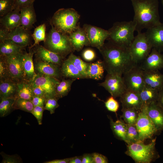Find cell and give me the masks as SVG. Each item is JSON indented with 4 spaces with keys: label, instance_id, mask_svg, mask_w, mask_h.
Listing matches in <instances>:
<instances>
[{
    "label": "cell",
    "instance_id": "obj_1",
    "mask_svg": "<svg viewBox=\"0 0 163 163\" xmlns=\"http://www.w3.org/2000/svg\"><path fill=\"white\" fill-rule=\"evenodd\" d=\"M107 73L123 75L136 64L133 60L129 48L110 42L99 50Z\"/></svg>",
    "mask_w": 163,
    "mask_h": 163
},
{
    "label": "cell",
    "instance_id": "obj_2",
    "mask_svg": "<svg viewBox=\"0 0 163 163\" xmlns=\"http://www.w3.org/2000/svg\"><path fill=\"white\" fill-rule=\"evenodd\" d=\"M134 15L133 21L136 31L141 32L161 22L158 11V0H130Z\"/></svg>",
    "mask_w": 163,
    "mask_h": 163
},
{
    "label": "cell",
    "instance_id": "obj_3",
    "mask_svg": "<svg viewBox=\"0 0 163 163\" xmlns=\"http://www.w3.org/2000/svg\"><path fill=\"white\" fill-rule=\"evenodd\" d=\"M156 137L148 144L139 141L127 145L125 153L137 163H150L159 158V155L155 149Z\"/></svg>",
    "mask_w": 163,
    "mask_h": 163
},
{
    "label": "cell",
    "instance_id": "obj_4",
    "mask_svg": "<svg viewBox=\"0 0 163 163\" xmlns=\"http://www.w3.org/2000/svg\"><path fill=\"white\" fill-rule=\"evenodd\" d=\"M80 17L77 12L72 8H61L54 14L51 24L57 30L68 35L78 27L77 24Z\"/></svg>",
    "mask_w": 163,
    "mask_h": 163
},
{
    "label": "cell",
    "instance_id": "obj_5",
    "mask_svg": "<svg viewBox=\"0 0 163 163\" xmlns=\"http://www.w3.org/2000/svg\"><path fill=\"white\" fill-rule=\"evenodd\" d=\"M108 38L112 43L120 46L129 48L135 37L136 25L133 21L115 23L108 30Z\"/></svg>",
    "mask_w": 163,
    "mask_h": 163
},
{
    "label": "cell",
    "instance_id": "obj_6",
    "mask_svg": "<svg viewBox=\"0 0 163 163\" xmlns=\"http://www.w3.org/2000/svg\"><path fill=\"white\" fill-rule=\"evenodd\" d=\"M51 25V28L44 42L45 48L65 58L74 50L68 35L59 31Z\"/></svg>",
    "mask_w": 163,
    "mask_h": 163
},
{
    "label": "cell",
    "instance_id": "obj_7",
    "mask_svg": "<svg viewBox=\"0 0 163 163\" xmlns=\"http://www.w3.org/2000/svg\"><path fill=\"white\" fill-rule=\"evenodd\" d=\"M152 47L145 32H138L129 48L132 59L136 64L142 62L150 53Z\"/></svg>",
    "mask_w": 163,
    "mask_h": 163
},
{
    "label": "cell",
    "instance_id": "obj_8",
    "mask_svg": "<svg viewBox=\"0 0 163 163\" xmlns=\"http://www.w3.org/2000/svg\"><path fill=\"white\" fill-rule=\"evenodd\" d=\"M147 107L143 106L140 110L135 124L139 133V140L142 142L152 139L159 133L147 113Z\"/></svg>",
    "mask_w": 163,
    "mask_h": 163
},
{
    "label": "cell",
    "instance_id": "obj_9",
    "mask_svg": "<svg viewBox=\"0 0 163 163\" xmlns=\"http://www.w3.org/2000/svg\"><path fill=\"white\" fill-rule=\"evenodd\" d=\"M22 53L8 56H0L5 60L9 79L18 83L24 81Z\"/></svg>",
    "mask_w": 163,
    "mask_h": 163
},
{
    "label": "cell",
    "instance_id": "obj_10",
    "mask_svg": "<svg viewBox=\"0 0 163 163\" xmlns=\"http://www.w3.org/2000/svg\"><path fill=\"white\" fill-rule=\"evenodd\" d=\"M123 75L126 90L139 93L145 85L143 70L138 64L134 66Z\"/></svg>",
    "mask_w": 163,
    "mask_h": 163
},
{
    "label": "cell",
    "instance_id": "obj_11",
    "mask_svg": "<svg viewBox=\"0 0 163 163\" xmlns=\"http://www.w3.org/2000/svg\"><path fill=\"white\" fill-rule=\"evenodd\" d=\"M99 84L115 98L120 97L126 90L123 77L120 75L107 73L104 81Z\"/></svg>",
    "mask_w": 163,
    "mask_h": 163
},
{
    "label": "cell",
    "instance_id": "obj_12",
    "mask_svg": "<svg viewBox=\"0 0 163 163\" xmlns=\"http://www.w3.org/2000/svg\"><path fill=\"white\" fill-rule=\"evenodd\" d=\"M83 28L86 33L90 46L99 50L103 46L105 40L109 37L108 30L88 24H85Z\"/></svg>",
    "mask_w": 163,
    "mask_h": 163
},
{
    "label": "cell",
    "instance_id": "obj_13",
    "mask_svg": "<svg viewBox=\"0 0 163 163\" xmlns=\"http://www.w3.org/2000/svg\"><path fill=\"white\" fill-rule=\"evenodd\" d=\"M59 81L55 78L37 74L34 79L29 82L32 85L38 86L43 90L46 99L56 97V87Z\"/></svg>",
    "mask_w": 163,
    "mask_h": 163
},
{
    "label": "cell",
    "instance_id": "obj_14",
    "mask_svg": "<svg viewBox=\"0 0 163 163\" xmlns=\"http://www.w3.org/2000/svg\"><path fill=\"white\" fill-rule=\"evenodd\" d=\"M35 60L34 63L36 74L46 75L58 79L62 77L60 66L42 61L36 59Z\"/></svg>",
    "mask_w": 163,
    "mask_h": 163
},
{
    "label": "cell",
    "instance_id": "obj_15",
    "mask_svg": "<svg viewBox=\"0 0 163 163\" xmlns=\"http://www.w3.org/2000/svg\"><path fill=\"white\" fill-rule=\"evenodd\" d=\"M32 37L29 30L21 25L9 30L6 39H10L18 45L24 48L30 44Z\"/></svg>",
    "mask_w": 163,
    "mask_h": 163
},
{
    "label": "cell",
    "instance_id": "obj_16",
    "mask_svg": "<svg viewBox=\"0 0 163 163\" xmlns=\"http://www.w3.org/2000/svg\"><path fill=\"white\" fill-rule=\"evenodd\" d=\"M143 70L154 71L163 68V54L152 48L149 55L140 66Z\"/></svg>",
    "mask_w": 163,
    "mask_h": 163
},
{
    "label": "cell",
    "instance_id": "obj_17",
    "mask_svg": "<svg viewBox=\"0 0 163 163\" xmlns=\"http://www.w3.org/2000/svg\"><path fill=\"white\" fill-rule=\"evenodd\" d=\"M146 36L152 46L161 52L163 51V23L147 29Z\"/></svg>",
    "mask_w": 163,
    "mask_h": 163
},
{
    "label": "cell",
    "instance_id": "obj_18",
    "mask_svg": "<svg viewBox=\"0 0 163 163\" xmlns=\"http://www.w3.org/2000/svg\"><path fill=\"white\" fill-rule=\"evenodd\" d=\"M34 50L36 59L42 61L61 65L64 57L52 52L43 46L36 45Z\"/></svg>",
    "mask_w": 163,
    "mask_h": 163
},
{
    "label": "cell",
    "instance_id": "obj_19",
    "mask_svg": "<svg viewBox=\"0 0 163 163\" xmlns=\"http://www.w3.org/2000/svg\"><path fill=\"white\" fill-rule=\"evenodd\" d=\"M68 37L74 50L79 51L84 46H90L86 33L83 28L78 26L75 30L68 35Z\"/></svg>",
    "mask_w": 163,
    "mask_h": 163
},
{
    "label": "cell",
    "instance_id": "obj_20",
    "mask_svg": "<svg viewBox=\"0 0 163 163\" xmlns=\"http://www.w3.org/2000/svg\"><path fill=\"white\" fill-rule=\"evenodd\" d=\"M122 108H134L140 110L143 107L139 92L126 90L125 92L120 97Z\"/></svg>",
    "mask_w": 163,
    "mask_h": 163
},
{
    "label": "cell",
    "instance_id": "obj_21",
    "mask_svg": "<svg viewBox=\"0 0 163 163\" xmlns=\"http://www.w3.org/2000/svg\"><path fill=\"white\" fill-rule=\"evenodd\" d=\"M147 112L158 131H163V108L153 102L147 107Z\"/></svg>",
    "mask_w": 163,
    "mask_h": 163
},
{
    "label": "cell",
    "instance_id": "obj_22",
    "mask_svg": "<svg viewBox=\"0 0 163 163\" xmlns=\"http://www.w3.org/2000/svg\"><path fill=\"white\" fill-rule=\"evenodd\" d=\"M34 53V50L30 51L29 53H21L22 66L24 73V81L30 82L36 76L33 57Z\"/></svg>",
    "mask_w": 163,
    "mask_h": 163
},
{
    "label": "cell",
    "instance_id": "obj_23",
    "mask_svg": "<svg viewBox=\"0 0 163 163\" xmlns=\"http://www.w3.org/2000/svg\"><path fill=\"white\" fill-rule=\"evenodd\" d=\"M145 85L159 91L163 88V74L159 70L146 71L143 70Z\"/></svg>",
    "mask_w": 163,
    "mask_h": 163
},
{
    "label": "cell",
    "instance_id": "obj_24",
    "mask_svg": "<svg viewBox=\"0 0 163 163\" xmlns=\"http://www.w3.org/2000/svg\"><path fill=\"white\" fill-rule=\"evenodd\" d=\"M0 25L9 30L21 26L20 10L16 9L0 19Z\"/></svg>",
    "mask_w": 163,
    "mask_h": 163
},
{
    "label": "cell",
    "instance_id": "obj_25",
    "mask_svg": "<svg viewBox=\"0 0 163 163\" xmlns=\"http://www.w3.org/2000/svg\"><path fill=\"white\" fill-rule=\"evenodd\" d=\"M20 17L21 25L30 30L37 21L34 4L21 9Z\"/></svg>",
    "mask_w": 163,
    "mask_h": 163
},
{
    "label": "cell",
    "instance_id": "obj_26",
    "mask_svg": "<svg viewBox=\"0 0 163 163\" xmlns=\"http://www.w3.org/2000/svg\"><path fill=\"white\" fill-rule=\"evenodd\" d=\"M0 100L9 98H15L16 96L18 83L11 80L0 81Z\"/></svg>",
    "mask_w": 163,
    "mask_h": 163
},
{
    "label": "cell",
    "instance_id": "obj_27",
    "mask_svg": "<svg viewBox=\"0 0 163 163\" xmlns=\"http://www.w3.org/2000/svg\"><path fill=\"white\" fill-rule=\"evenodd\" d=\"M24 48L10 39H6L0 43V56H8L21 53Z\"/></svg>",
    "mask_w": 163,
    "mask_h": 163
},
{
    "label": "cell",
    "instance_id": "obj_28",
    "mask_svg": "<svg viewBox=\"0 0 163 163\" xmlns=\"http://www.w3.org/2000/svg\"><path fill=\"white\" fill-rule=\"evenodd\" d=\"M105 69L103 62L101 60L94 63H90L87 72V78L97 80L102 79Z\"/></svg>",
    "mask_w": 163,
    "mask_h": 163
},
{
    "label": "cell",
    "instance_id": "obj_29",
    "mask_svg": "<svg viewBox=\"0 0 163 163\" xmlns=\"http://www.w3.org/2000/svg\"><path fill=\"white\" fill-rule=\"evenodd\" d=\"M62 76L73 79H82L83 77L73 63L68 58L64 60L61 65Z\"/></svg>",
    "mask_w": 163,
    "mask_h": 163
},
{
    "label": "cell",
    "instance_id": "obj_30",
    "mask_svg": "<svg viewBox=\"0 0 163 163\" xmlns=\"http://www.w3.org/2000/svg\"><path fill=\"white\" fill-rule=\"evenodd\" d=\"M158 93L157 90L145 85L139 92L143 106H148L152 103L157 102Z\"/></svg>",
    "mask_w": 163,
    "mask_h": 163
},
{
    "label": "cell",
    "instance_id": "obj_31",
    "mask_svg": "<svg viewBox=\"0 0 163 163\" xmlns=\"http://www.w3.org/2000/svg\"><path fill=\"white\" fill-rule=\"evenodd\" d=\"M109 118L110 127L114 134L118 138L125 141L127 130V124L119 119L114 121L110 117Z\"/></svg>",
    "mask_w": 163,
    "mask_h": 163
},
{
    "label": "cell",
    "instance_id": "obj_32",
    "mask_svg": "<svg viewBox=\"0 0 163 163\" xmlns=\"http://www.w3.org/2000/svg\"><path fill=\"white\" fill-rule=\"evenodd\" d=\"M33 96L32 87L29 82L23 81L18 83L15 98H21L31 101Z\"/></svg>",
    "mask_w": 163,
    "mask_h": 163
},
{
    "label": "cell",
    "instance_id": "obj_33",
    "mask_svg": "<svg viewBox=\"0 0 163 163\" xmlns=\"http://www.w3.org/2000/svg\"><path fill=\"white\" fill-rule=\"evenodd\" d=\"M76 79H63L57 84L56 89V97L58 100L66 96L71 89L73 82Z\"/></svg>",
    "mask_w": 163,
    "mask_h": 163
},
{
    "label": "cell",
    "instance_id": "obj_34",
    "mask_svg": "<svg viewBox=\"0 0 163 163\" xmlns=\"http://www.w3.org/2000/svg\"><path fill=\"white\" fill-rule=\"evenodd\" d=\"M68 58L78 69L83 78H87V72L90 63L85 62L72 53H70Z\"/></svg>",
    "mask_w": 163,
    "mask_h": 163
},
{
    "label": "cell",
    "instance_id": "obj_35",
    "mask_svg": "<svg viewBox=\"0 0 163 163\" xmlns=\"http://www.w3.org/2000/svg\"><path fill=\"white\" fill-rule=\"evenodd\" d=\"M123 118L126 123L128 124L135 125L140 110L134 108H123L121 110Z\"/></svg>",
    "mask_w": 163,
    "mask_h": 163
},
{
    "label": "cell",
    "instance_id": "obj_36",
    "mask_svg": "<svg viewBox=\"0 0 163 163\" xmlns=\"http://www.w3.org/2000/svg\"><path fill=\"white\" fill-rule=\"evenodd\" d=\"M15 98H9L0 100V117H4L14 110Z\"/></svg>",
    "mask_w": 163,
    "mask_h": 163
},
{
    "label": "cell",
    "instance_id": "obj_37",
    "mask_svg": "<svg viewBox=\"0 0 163 163\" xmlns=\"http://www.w3.org/2000/svg\"><path fill=\"white\" fill-rule=\"evenodd\" d=\"M46 26L45 24L40 25L34 29L32 35L34 43L30 47V49L33 48L36 45H39V43L41 41H45L46 38Z\"/></svg>",
    "mask_w": 163,
    "mask_h": 163
},
{
    "label": "cell",
    "instance_id": "obj_38",
    "mask_svg": "<svg viewBox=\"0 0 163 163\" xmlns=\"http://www.w3.org/2000/svg\"><path fill=\"white\" fill-rule=\"evenodd\" d=\"M127 124V130L124 142L127 145H129L139 141V133L136 125Z\"/></svg>",
    "mask_w": 163,
    "mask_h": 163
},
{
    "label": "cell",
    "instance_id": "obj_39",
    "mask_svg": "<svg viewBox=\"0 0 163 163\" xmlns=\"http://www.w3.org/2000/svg\"><path fill=\"white\" fill-rule=\"evenodd\" d=\"M34 106L31 101L21 98L15 99L14 104V110L19 109L31 113Z\"/></svg>",
    "mask_w": 163,
    "mask_h": 163
},
{
    "label": "cell",
    "instance_id": "obj_40",
    "mask_svg": "<svg viewBox=\"0 0 163 163\" xmlns=\"http://www.w3.org/2000/svg\"><path fill=\"white\" fill-rule=\"evenodd\" d=\"M15 0H0V16L2 17L14 10Z\"/></svg>",
    "mask_w": 163,
    "mask_h": 163
},
{
    "label": "cell",
    "instance_id": "obj_41",
    "mask_svg": "<svg viewBox=\"0 0 163 163\" xmlns=\"http://www.w3.org/2000/svg\"><path fill=\"white\" fill-rule=\"evenodd\" d=\"M58 100L56 97H51L46 99L44 106V110H48L50 114L54 113L56 109L59 106Z\"/></svg>",
    "mask_w": 163,
    "mask_h": 163
},
{
    "label": "cell",
    "instance_id": "obj_42",
    "mask_svg": "<svg viewBox=\"0 0 163 163\" xmlns=\"http://www.w3.org/2000/svg\"><path fill=\"white\" fill-rule=\"evenodd\" d=\"M105 104L108 110L115 113H116L119 107L118 102L111 96L106 101Z\"/></svg>",
    "mask_w": 163,
    "mask_h": 163
},
{
    "label": "cell",
    "instance_id": "obj_43",
    "mask_svg": "<svg viewBox=\"0 0 163 163\" xmlns=\"http://www.w3.org/2000/svg\"><path fill=\"white\" fill-rule=\"evenodd\" d=\"M0 154L3 158L2 163H18L22 162L21 158L17 155H9L3 152H1Z\"/></svg>",
    "mask_w": 163,
    "mask_h": 163
},
{
    "label": "cell",
    "instance_id": "obj_44",
    "mask_svg": "<svg viewBox=\"0 0 163 163\" xmlns=\"http://www.w3.org/2000/svg\"><path fill=\"white\" fill-rule=\"evenodd\" d=\"M44 110V107L35 106L31 113L36 118L39 125L42 124L43 114Z\"/></svg>",
    "mask_w": 163,
    "mask_h": 163
},
{
    "label": "cell",
    "instance_id": "obj_45",
    "mask_svg": "<svg viewBox=\"0 0 163 163\" xmlns=\"http://www.w3.org/2000/svg\"><path fill=\"white\" fill-rule=\"evenodd\" d=\"M9 79L5 60L2 56H0V81Z\"/></svg>",
    "mask_w": 163,
    "mask_h": 163
},
{
    "label": "cell",
    "instance_id": "obj_46",
    "mask_svg": "<svg viewBox=\"0 0 163 163\" xmlns=\"http://www.w3.org/2000/svg\"><path fill=\"white\" fill-rule=\"evenodd\" d=\"M35 1V0H15L14 9H17L21 10L22 8L34 4Z\"/></svg>",
    "mask_w": 163,
    "mask_h": 163
},
{
    "label": "cell",
    "instance_id": "obj_47",
    "mask_svg": "<svg viewBox=\"0 0 163 163\" xmlns=\"http://www.w3.org/2000/svg\"><path fill=\"white\" fill-rule=\"evenodd\" d=\"M93 163H107L108 160L105 156L99 153H92Z\"/></svg>",
    "mask_w": 163,
    "mask_h": 163
},
{
    "label": "cell",
    "instance_id": "obj_48",
    "mask_svg": "<svg viewBox=\"0 0 163 163\" xmlns=\"http://www.w3.org/2000/svg\"><path fill=\"white\" fill-rule=\"evenodd\" d=\"M46 99L43 97L34 95L31 100L34 107L41 106L44 107Z\"/></svg>",
    "mask_w": 163,
    "mask_h": 163
},
{
    "label": "cell",
    "instance_id": "obj_49",
    "mask_svg": "<svg viewBox=\"0 0 163 163\" xmlns=\"http://www.w3.org/2000/svg\"><path fill=\"white\" fill-rule=\"evenodd\" d=\"M82 56L85 60L87 61H91L95 58V54L92 50L87 49L83 52Z\"/></svg>",
    "mask_w": 163,
    "mask_h": 163
},
{
    "label": "cell",
    "instance_id": "obj_50",
    "mask_svg": "<svg viewBox=\"0 0 163 163\" xmlns=\"http://www.w3.org/2000/svg\"><path fill=\"white\" fill-rule=\"evenodd\" d=\"M30 85L32 87L34 95L42 97L46 99L45 93L41 88L38 86L32 85L31 84Z\"/></svg>",
    "mask_w": 163,
    "mask_h": 163
},
{
    "label": "cell",
    "instance_id": "obj_51",
    "mask_svg": "<svg viewBox=\"0 0 163 163\" xmlns=\"http://www.w3.org/2000/svg\"><path fill=\"white\" fill-rule=\"evenodd\" d=\"M9 30L0 25V42L6 39Z\"/></svg>",
    "mask_w": 163,
    "mask_h": 163
},
{
    "label": "cell",
    "instance_id": "obj_52",
    "mask_svg": "<svg viewBox=\"0 0 163 163\" xmlns=\"http://www.w3.org/2000/svg\"><path fill=\"white\" fill-rule=\"evenodd\" d=\"M82 163H93L92 154H85L82 157Z\"/></svg>",
    "mask_w": 163,
    "mask_h": 163
},
{
    "label": "cell",
    "instance_id": "obj_53",
    "mask_svg": "<svg viewBox=\"0 0 163 163\" xmlns=\"http://www.w3.org/2000/svg\"><path fill=\"white\" fill-rule=\"evenodd\" d=\"M157 104L163 108V88L158 91Z\"/></svg>",
    "mask_w": 163,
    "mask_h": 163
},
{
    "label": "cell",
    "instance_id": "obj_54",
    "mask_svg": "<svg viewBox=\"0 0 163 163\" xmlns=\"http://www.w3.org/2000/svg\"><path fill=\"white\" fill-rule=\"evenodd\" d=\"M70 159V158H66L63 159H55L52 160L46 161L44 163H69Z\"/></svg>",
    "mask_w": 163,
    "mask_h": 163
},
{
    "label": "cell",
    "instance_id": "obj_55",
    "mask_svg": "<svg viewBox=\"0 0 163 163\" xmlns=\"http://www.w3.org/2000/svg\"><path fill=\"white\" fill-rule=\"evenodd\" d=\"M82 156H77L70 158L69 163H82Z\"/></svg>",
    "mask_w": 163,
    "mask_h": 163
},
{
    "label": "cell",
    "instance_id": "obj_56",
    "mask_svg": "<svg viewBox=\"0 0 163 163\" xmlns=\"http://www.w3.org/2000/svg\"><path fill=\"white\" fill-rule=\"evenodd\" d=\"M161 2L163 7V0H161Z\"/></svg>",
    "mask_w": 163,
    "mask_h": 163
}]
</instances>
